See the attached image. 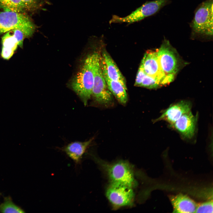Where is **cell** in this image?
Instances as JSON below:
<instances>
[{"label": "cell", "instance_id": "1", "mask_svg": "<svg viewBox=\"0 0 213 213\" xmlns=\"http://www.w3.org/2000/svg\"><path fill=\"white\" fill-rule=\"evenodd\" d=\"M93 157L104 171L110 183H120L132 188L137 185L133 167L128 161L120 160L110 163L95 156Z\"/></svg>", "mask_w": 213, "mask_h": 213}, {"label": "cell", "instance_id": "2", "mask_svg": "<svg viewBox=\"0 0 213 213\" xmlns=\"http://www.w3.org/2000/svg\"><path fill=\"white\" fill-rule=\"evenodd\" d=\"M94 52L88 55L73 78L71 86L85 106L92 96L94 80Z\"/></svg>", "mask_w": 213, "mask_h": 213}, {"label": "cell", "instance_id": "3", "mask_svg": "<svg viewBox=\"0 0 213 213\" xmlns=\"http://www.w3.org/2000/svg\"><path fill=\"white\" fill-rule=\"evenodd\" d=\"M15 29L21 30L29 37L34 33L36 26L26 13L0 11V34Z\"/></svg>", "mask_w": 213, "mask_h": 213}, {"label": "cell", "instance_id": "4", "mask_svg": "<svg viewBox=\"0 0 213 213\" xmlns=\"http://www.w3.org/2000/svg\"><path fill=\"white\" fill-rule=\"evenodd\" d=\"M94 80L92 96L98 104L104 106L113 103L112 94L109 90L104 77L100 64L101 55L94 52Z\"/></svg>", "mask_w": 213, "mask_h": 213}, {"label": "cell", "instance_id": "5", "mask_svg": "<svg viewBox=\"0 0 213 213\" xmlns=\"http://www.w3.org/2000/svg\"><path fill=\"white\" fill-rule=\"evenodd\" d=\"M213 5V0H206L197 8L190 24L193 33L209 36H212Z\"/></svg>", "mask_w": 213, "mask_h": 213}, {"label": "cell", "instance_id": "6", "mask_svg": "<svg viewBox=\"0 0 213 213\" xmlns=\"http://www.w3.org/2000/svg\"><path fill=\"white\" fill-rule=\"evenodd\" d=\"M161 68L164 74L172 82L180 67V60L177 53L168 41L164 40L156 49Z\"/></svg>", "mask_w": 213, "mask_h": 213}, {"label": "cell", "instance_id": "7", "mask_svg": "<svg viewBox=\"0 0 213 213\" xmlns=\"http://www.w3.org/2000/svg\"><path fill=\"white\" fill-rule=\"evenodd\" d=\"M169 0H155L146 2L128 15L123 17L113 15L109 23H127L129 25L152 15L167 4Z\"/></svg>", "mask_w": 213, "mask_h": 213}, {"label": "cell", "instance_id": "8", "mask_svg": "<svg viewBox=\"0 0 213 213\" xmlns=\"http://www.w3.org/2000/svg\"><path fill=\"white\" fill-rule=\"evenodd\" d=\"M133 188L121 184L110 183L106 196L114 209L132 205L135 194Z\"/></svg>", "mask_w": 213, "mask_h": 213}, {"label": "cell", "instance_id": "9", "mask_svg": "<svg viewBox=\"0 0 213 213\" xmlns=\"http://www.w3.org/2000/svg\"><path fill=\"white\" fill-rule=\"evenodd\" d=\"M146 75L159 81L162 85L172 81L164 74L160 67L156 49L149 50L145 53L140 67Z\"/></svg>", "mask_w": 213, "mask_h": 213}, {"label": "cell", "instance_id": "10", "mask_svg": "<svg viewBox=\"0 0 213 213\" xmlns=\"http://www.w3.org/2000/svg\"><path fill=\"white\" fill-rule=\"evenodd\" d=\"M26 36L21 30L15 29L5 33L2 37V57L8 59L13 54L18 46L22 47L24 39Z\"/></svg>", "mask_w": 213, "mask_h": 213}, {"label": "cell", "instance_id": "11", "mask_svg": "<svg viewBox=\"0 0 213 213\" xmlns=\"http://www.w3.org/2000/svg\"><path fill=\"white\" fill-rule=\"evenodd\" d=\"M100 64L103 74L109 79L120 82L127 89L125 80L110 55L104 51L100 57Z\"/></svg>", "mask_w": 213, "mask_h": 213}, {"label": "cell", "instance_id": "12", "mask_svg": "<svg viewBox=\"0 0 213 213\" xmlns=\"http://www.w3.org/2000/svg\"><path fill=\"white\" fill-rule=\"evenodd\" d=\"M191 108L189 102L182 101L171 105L155 121L164 120L172 125L183 115L191 111Z\"/></svg>", "mask_w": 213, "mask_h": 213}, {"label": "cell", "instance_id": "13", "mask_svg": "<svg viewBox=\"0 0 213 213\" xmlns=\"http://www.w3.org/2000/svg\"><path fill=\"white\" fill-rule=\"evenodd\" d=\"M196 119L191 111L183 115L172 125L183 137L191 138L194 134Z\"/></svg>", "mask_w": 213, "mask_h": 213}, {"label": "cell", "instance_id": "14", "mask_svg": "<svg viewBox=\"0 0 213 213\" xmlns=\"http://www.w3.org/2000/svg\"><path fill=\"white\" fill-rule=\"evenodd\" d=\"M173 208V212L195 213L197 204L187 196L182 194L170 197Z\"/></svg>", "mask_w": 213, "mask_h": 213}, {"label": "cell", "instance_id": "15", "mask_svg": "<svg viewBox=\"0 0 213 213\" xmlns=\"http://www.w3.org/2000/svg\"><path fill=\"white\" fill-rule=\"evenodd\" d=\"M93 140L92 138L84 142L71 143L64 147L62 150L76 164H78Z\"/></svg>", "mask_w": 213, "mask_h": 213}, {"label": "cell", "instance_id": "16", "mask_svg": "<svg viewBox=\"0 0 213 213\" xmlns=\"http://www.w3.org/2000/svg\"><path fill=\"white\" fill-rule=\"evenodd\" d=\"M103 75L108 88L112 95L121 104H126L128 100L127 89L119 82L112 80L106 75Z\"/></svg>", "mask_w": 213, "mask_h": 213}, {"label": "cell", "instance_id": "17", "mask_svg": "<svg viewBox=\"0 0 213 213\" xmlns=\"http://www.w3.org/2000/svg\"><path fill=\"white\" fill-rule=\"evenodd\" d=\"M134 85L149 89L156 88L162 85L157 80L145 74L140 67L137 73Z\"/></svg>", "mask_w": 213, "mask_h": 213}, {"label": "cell", "instance_id": "18", "mask_svg": "<svg viewBox=\"0 0 213 213\" xmlns=\"http://www.w3.org/2000/svg\"><path fill=\"white\" fill-rule=\"evenodd\" d=\"M0 9L4 11L21 13L27 12L21 0H0Z\"/></svg>", "mask_w": 213, "mask_h": 213}, {"label": "cell", "instance_id": "19", "mask_svg": "<svg viewBox=\"0 0 213 213\" xmlns=\"http://www.w3.org/2000/svg\"><path fill=\"white\" fill-rule=\"evenodd\" d=\"M25 211L12 201L10 196L4 197L0 204V213H25Z\"/></svg>", "mask_w": 213, "mask_h": 213}, {"label": "cell", "instance_id": "20", "mask_svg": "<svg viewBox=\"0 0 213 213\" xmlns=\"http://www.w3.org/2000/svg\"><path fill=\"white\" fill-rule=\"evenodd\" d=\"M27 12H33L40 9L49 0H21Z\"/></svg>", "mask_w": 213, "mask_h": 213}, {"label": "cell", "instance_id": "21", "mask_svg": "<svg viewBox=\"0 0 213 213\" xmlns=\"http://www.w3.org/2000/svg\"><path fill=\"white\" fill-rule=\"evenodd\" d=\"M212 200L197 204L195 213H213Z\"/></svg>", "mask_w": 213, "mask_h": 213}, {"label": "cell", "instance_id": "22", "mask_svg": "<svg viewBox=\"0 0 213 213\" xmlns=\"http://www.w3.org/2000/svg\"><path fill=\"white\" fill-rule=\"evenodd\" d=\"M1 195H2V194L0 192V197L1 196Z\"/></svg>", "mask_w": 213, "mask_h": 213}]
</instances>
